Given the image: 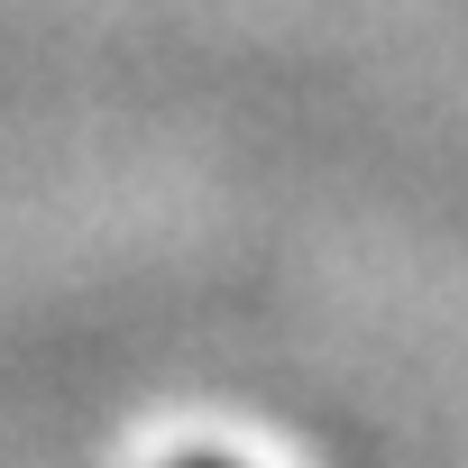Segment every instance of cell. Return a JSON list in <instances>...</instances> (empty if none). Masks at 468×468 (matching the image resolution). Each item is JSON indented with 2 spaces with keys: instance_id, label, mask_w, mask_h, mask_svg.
Wrapping results in <instances>:
<instances>
[{
  "instance_id": "cell-1",
  "label": "cell",
  "mask_w": 468,
  "mask_h": 468,
  "mask_svg": "<svg viewBox=\"0 0 468 468\" xmlns=\"http://www.w3.org/2000/svg\"><path fill=\"white\" fill-rule=\"evenodd\" d=\"M175 468H239V459H220V450H193V459H175Z\"/></svg>"
}]
</instances>
